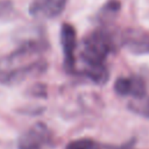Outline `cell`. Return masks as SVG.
I'll return each mask as SVG.
<instances>
[{
	"instance_id": "obj_1",
	"label": "cell",
	"mask_w": 149,
	"mask_h": 149,
	"mask_svg": "<svg viewBox=\"0 0 149 149\" xmlns=\"http://www.w3.org/2000/svg\"><path fill=\"white\" fill-rule=\"evenodd\" d=\"M112 35L102 28H97L81 41L80 58L84 66H104L107 56L114 51Z\"/></svg>"
},
{
	"instance_id": "obj_2",
	"label": "cell",
	"mask_w": 149,
	"mask_h": 149,
	"mask_svg": "<svg viewBox=\"0 0 149 149\" xmlns=\"http://www.w3.org/2000/svg\"><path fill=\"white\" fill-rule=\"evenodd\" d=\"M47 66L48 65L44 59H35L8 68H0V84L17 85L29 77L41 74L45 71Z\"/></svg>"
},
{
	"instance_id": "obj_3",
	"label": "cell",
	"mask_w": 149,
	"mask_h": 149,
	"mask_svg": "<svg viewBox=\"0 0 149 149\" xmlns=\"http://www.w3.org/2000/svg\"><path fill=\"white\" fill-rule=\"evenodd\" d=\"M51 143V130L45 123L36 122L20 135L17 149H48Z\"/></svg>"
},
{
	"instance_id": "obj_4",
	"label": "cell",
	"mask_w": 149,
	"mask_h": 149,
	"mask_svg": "<svg viewBox=\"0 0 149 149\" xmlns=\"http://www.w3.org/2000/svg\"><path fill=\"white\" fill-rule=\"evenodd\" d=\"M61 44L63 50L64 69L69 73H76V50H77V33L72 24L63 23L61 27Z\"/></svg>"
},
{
	"instance_id": "obj_5",
	"label": "cell",
	"mask_w": 149,
	"mask_h": 149,
	"mask_svg": "<svg viewBox=\"0 0 149 149\" xmlns=\"http://www.w3.org/2000/svg\"><path fill=\"white\" fill-rule=\"evenodd\" d=\"M120 42L134 55L149 54V33L142 28H126L120 35Z\"/></svg>"
},
{
	"instance_id": "obj_6",
	"label": "cell",
	"mask_w": 149,
	"mask_h": 149,
	"mask_svg": "<svg viewBox=\"0 0 149 149\" xmlns=\"http://www.w3.org/2000/svg\"><path fill=\"white\" fill-rule=\"evenodd\" d=\"M68 0H33L28 7V12L34 17L55 19L61 15Z\"/></svg>"
},
{
	"instance_id": "obj_7",
	"label": "cell",
	"mask_w": 149,
	"mask_h": 149,
	"mask_svg": "<svg viewBox=\"0 0 149 149\" xmlns=\"http://www.w3.org/2000/svg\"><path fill=\"white\" fill-rule=\"evenodd\" d=\"M114 91L119 95H129L134 99H142L146 97V84L139 76L119 77L114 81Z\"/></svg>"
},
{
	"instance_id": "obj_8",
	"label": "cell",
	"mask_w": 149,
	"mask_h": 149,
	"mask_svg": "<svg viewBox=\"0 0 149 149\" xmlns=\"http://www.w3.org/2000/svg\"><path fill=\"white\" fill-rule=\"evenodd\" d=\"M65 149H101V146L92 139L81 137L69 142Z\"/></svg>"
},
{
	"instance_id": "obj_9",
	"label": "cell",
	"mask_w": 149,
	"mask_h": 149,
	"mask_svg": "<svg viewBox=\"0 0 149 149\" xmlns=\"http://www.w3.org/2000/svg\"><path fill=\"white\" fill-rule=\"evenodd\" d=\"M128 107L134 112L137 113L140 115L147 116L149 118V99L142 98V99H135L134 101H132Z\"/></svg>"
},
{
	"instance_id": "obj_10",
	"label": "cell",
	"mask_w": 149,
	"mask_h": 149,
	"mask_svg": "<svg viewBox=\"0 0 149 149\" xmlns=\"http://www.w3.org/2000/svg\"><path fill=\"white\" fill-rule=\"evenodd\" d=\"M120 2L118 0H109L101 9H100V16L102 20H107L111 16H114L120 10Z\"/></svg>"
},
{
	"instance_id": "obj_11",
	"label": "cell",
	"mask_w": 149,
	"mask_h": 149,
	"mask_svg": "<svg viewBox=\"0 0 149 149\" xmlns=\"http://www.w3.org/2000/svg\"><path fill=\"white\" fill-rule=\"evenodd\" d=\"M13 12V3L9 0H0V19L7 17Z\"/></svg>"
},
{
	"instance_id": "obj_12",
	"label": "cell",
	"mask_w": 149,
	"mask_h": 149,
	"mask_svg": "<svg viewBox=\"0 0 149 149\" xmlns=\"http://www.w3.org/2000/svg\"><path fill=\"white\" fill-rule=\"evenodd\" d=\"M29 91L34 97H47V86L44 84H35L30 87Z\"/></svg>"
},
{
	"instance_id": "obj_13",
	"label": "cell",
	"mask_w": 149,
	"mask_h": 149,
	"mask_svg": "<svg viewBox=\"0 0 149 149\" xmlns=\"http://www.w3.org/2000/svg\"><path fill=\"white\" fill-rule=\"evenodd\" d=\"M112 149H133L130 144H126V146H122V147H119V148H112Z\"/></svg>"
}]
</instances>
